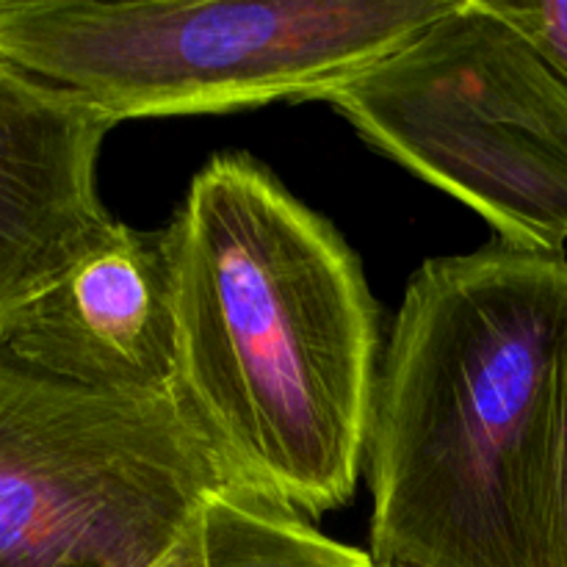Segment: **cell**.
<instances>
[{
  "label": "cell",
  "instance_id": "obj_1",
  "mask_svg": "<svg viewBox=\"0 0 567 567\" xmlns=\"http://www.w3.org/2000/svg\"><path fill=\"white\" fill-rule=\"evenodd\" d=\"M169 225L175 402L216 468L302 518L349 504L382 363L358 255L244 153L210 158Z\"/></svg>",
  "mask_w": 567,
  "mask_h": 567
},
{
  "label": "cell",
  "instance_id": "obj_2",
  "mask_svg": "<svg viewBox=\"0 0 567 567\" xmlns=\"http://www.w3.org/2000/svg\"><path fill=\"white\" fill-rule=\"evenodd\" d=\"M565 332V252L496 238L410 277L365 454L382 567H537V460Z\"/></svg>",
  "mask_w": 567,
  "mask_h": 567
},
{
  "label": "cell",
  "instance_id": "obj_3",
  "mask_svg": "<svg viewBox=\"0 0 567 567\" xmlns=\"http://www.w3.org/2000/svg\"><path fill=\"white\" fill-rule=\"evenodd\" d=\"M454 0H0V55L120 125L316 100Z\"/></svg>",
  "mask_w": 567,
  "mask_h": 567
},
{
  "label": "cell",
  "instance_id": "obj_4",
  "mask_svg": "<svg viewBox=\"0 0 567 567\" xmlns=\"http://www.w3.org/2000/svg\"><path fill=\"white\" fill-rule=\"evenodd\" d=\"M316 100L371 147L474 208L498 241L565 252L567 81L493 0H454Z\"/></svg>",
  "mask_w": 567,
  "mask_h": 567
},
{
  "label": "cell",
  "instance_id": "obj_5",
  "mask_svg": "<svg viewBox=\"0 0 567 567\" xmlns=\"http://www.w3.org/2000/svg\"><path fill=\"white\" fill-rule=\"evenodd\" d=\"M219 485L175 399L72 385L0 343V567H158Z\"/></svg>",
  "mask_w": 567,
  "mask_h": 567
},
{
  "label": "cell",
  "instance_id": "obj_6",
  "mask_svg": "<svg viewBox=\"0 0 567 567\" xmlns=\"http://www.w3.org/2000/svg\"><path fill=\"white\" fill-rule=\"evenodd\" d=\"M116 122L0 55V324L114 238L97 158Z\"/></svg>",
  "mask_w": 567,
  "mask_h": 567
},
{
  "label": "cell",
  "instance_id": "obj_7",
  "mask_svg": "<svg viewBox=\"0 0 567 567\" xmlns=\"http://www.w3.org/2000/svg\"><path fill=\"white\" fill-rule=\"evenodd\" d=\"M0 343L39 371L120 396L175 399V230L114 238L0 324Z\"/></svg>",
  "mask_w": 567,
  "mask_h": 567
},
{
  "label": "cell",
  "instance_id": "obj_8",
  "mask_svg": "<svg viewBox=\"0 0 567 567\" xmlns=\"http://www.w3.org/2000/svg\"><path fill=\"white\" fill-rule=\"evenodd\" d=\"M188 546L194 567H382L371 551L343 546L302 515L230 485L205 496Z\"/></svg>",
  "mask_w": 567,
  "mask_h": 567
},
{
  "label": "cell",
  "instance_id": "obj_9",
  "mask_svg": "<svg viewBox=\"0 0 567 567\" xmlns=\"http://www.w3.org/2000/svg\"><path fill=\"white\" fill-rule=\"evenodd\" d=\"M532 526L537 567H567V332L554 360Z\"/></svg>",
  "mask_w": 567,
  "mask_h": 567
},
{
  "label": "cell",
  "instance_id": "obj_10",
  "mask_svg": "<svg viewBox=\"0 0 567 567\" xmlns=\"http://www.w3.org/2000/svg\"><path fill=\"white\" fill-rule=\"evenodd\" d=\"M493 6L540 48V53L567 81V0H546V3L493 0Z\"/></svg>",
  "mask_w": 567,
  "mask_h": 567
},
{
  "label": "cell",
  "instance_id": "obj_11",
  "mask_svg": "<svg viewBox=\"0 0 567 567\" xmlns=\"http://www.w3.org/2000/svg\"><path fill=\"white\" fill-rule=\"evenodd\" d=\"M188 535H192V532H188ZM158 567H194L192 546H188V537H186V543H183V546L177 548V551L172 554V557L166 559V563H161Z\"/></svg>",
  "mask_w": 567,
  "mask_h": 567
}]
</instances>
